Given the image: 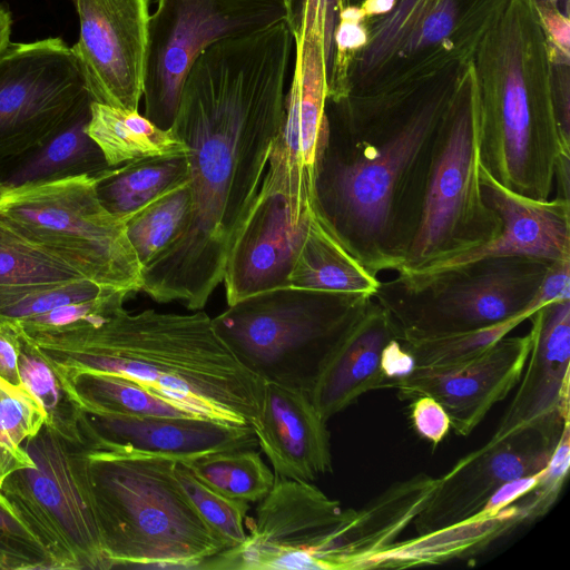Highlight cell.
<instances>
[{"label":"cell","instance_id":"obj_35","mask_svg":"<svg viewBox=\"0 0 570 570\" xmlns=\"http://www.w3.org/2000/svg\"><path fill=\"white\" fill-rule=\"evenodd\" d=\"M188 181L151 202L126 224L128 239L144 268L178 235L189 210Z\"/></svg>","mask_w":570,"mask_h":570},{"label":"cell","instance_id":"obj_37","mask_svg":"<svg viewBox=\"0 0 570 570\" xmlns=\"http://www.w3.org/2000/svg\"><path fill=\"white\" fill-rule=\"evenodd\" d=\"M531 315V313H523L501 323L474 331L400 343L412 355L415 367L434 368L452 366L468 362L482 354Z\"/></svg>","mask_w":570,"mask_h":570},{"label":"cell","instance_id":"obj_16","mask_svg":"<svg viewBox=\"0 0 570 570\" xmlns=\"http://www.w3.org/2000/svg\"><path fill=\"white\" fill-rule=\"evenodd\" d=\"M79 21L71 47L92 101L138 110L144 97L151 0H70Z\"/></svg>","mask_w":570,"mask_h":570},{"label":"cell","instance_id":"obj_30","mask_svg":"<svg viewBox=\"0 0 570 570\" xmlns=\"http://www.w3.org/2000/svg\"><path fill=\"white\" fill-rule=\"evenodd\" d=\"M188 181L185 154L151 156L127 161L96 175L101 204L126 222L165 193Z\"/></svg>","mask_w":570,"mask_h":570},{"label":"cell","instance_id":"obj_28","mask_svg":"<svg viewBox=\"0 0 570 570\" xmlns=\"http://www.w3.org/2000/svg\"><path fill=\"white\" fill-rule=\"evenodd\" d=\"M90 107L38 149L0 166V187H17L109 168L86 132Z\"/></svg>","mask_w":570,"mask_h":570},{"label":"cell","instance_id":"obj_2","mask_svg":"<svg viewBox=\"0 0 570 570\" xmlns=\"http://www.w3.org/2000/svg\"><path fill=\"white\" fill-rule=\"evenodd\" d=\"M460 69L409 96L326 100L312 207L376 276L403 266Z\"/></svg>","mask_w":570,"mask_h":570},{"label":"cell","instance_id":"obj_8","mask_svg":"<svg viewBox=\"0 0 570 570\" xmlns=\"http://www.w3.org/2000/svg\"><path fill=\"white\" fill-rule=\"evenodd\" d=\"M0 222L104 288L141 291L142 267L126 224L101 204L96 175L0 187Z\"/></svg>","mask_w":570,"mask_h":570},{"label":"cell","instance_id":"obj_52","mask_svg":"<svg viewBox=\"0 0 570 570\" xmlns=\"http://www.w3.org/2000/svg\"><path fill=\"white\" fill-rule=\"evenodd\" d=\"M12 18L11 13L0 3V53L8 47L11 35Z\"/></svg>","mask_w":570,"mask_h":570},{"label":"cell","instance_id":"obj_39","mask_svg":"<svg viewBox=\"0 0 570 570\" xmlns=\"http://www.w3.org/2000/svg\"><path fill=\"white\" fill-rule=\"evenodd\" d=\"M112 292L119 291L104 288L87 278L27 288L0 289V318L18 321L59 306L95 299Z\"/></svg>","mask_w":570,"mask_h":570},{"label":"cell","instance_id":"obj_14","mask_svg":"<svg viewBox=\"0 0 570 570\" xmlns=\"http://www.w3.org/2000/svg\"><path fill=\"white\" fill-rule=\"evenodd\" d=\"M307 481L276 479L258 503L239 546L203 562L210 570H330L327 552L336 531L354 514Z\"/></svg>","mask_w":570,"mask_h":570},{"label":"cell","instance_id":"obj_32","mask_svg":"<svg viewBox=\"0 0 570 570\" xmlns=\"http://www.w3.org/2000/svg\"><path fill=\"white\" fill-rule=\"evenodd\" d=\"M16 325L19 340L18 367L21 384L41 404L46 413L45 424L47 426L70 442L85 445L81 421L86 412L68 393L50 363L17 323Z\"/></svg>","mask_w":570,"mask_h":570},{"label":"cell","instance_id":"obj_7","mask_svg":"<svg viewBox=\"0 0 570 570\" xmlns=\"http://www.w3.org/2000/svg\"><path fill=\"white\" fill-rule=\"evenodd\" d=\"M371 296L284 286L245 297L213 318L236 358L263 382L311 395Z\"/></svg>","mask_w":570,"mask_h":570},{"label":"cell","instance_id":"obj_18","mask_svg":"<svg viewBox=\"0 0 570 570\" xmlns=\"http://www.w3.org/2000/svg\"><path fill=\"white\" fill-rule=\"evenodd\" d=\"M532 337L504 336L474 358L446 367H415L390 383L402 401L429 395L449 415L451 428L468 436L518 384Z\"/></svg>","mask_w":570,"mask_h":570},{"label":"cell","instance_id":"obj_23","mask_svg":"<svg viewBox=\"0 0 570 570\" xmlns=\"http://www.w3.org/2000/svg\"><path fill=\"white\" fill-rule=\"evenodd\" d=\"M253 430L276 479L311 482L332 472L327 421L308 393L264 382L259 419Z\"/></svg>","mask_w":570,"mask_h":570},{"label":"cell","instance_id":"obj_13","mask_svg":"<svg viewBox=\"0 0 570 570\" xmlns=\"http://www.w3.org/2000/svg\"><path fill=\"white\" fill-rule=\"evenodd\" d=\"M291 20L286 0H157L149 27L144 116L169 129L196 57L223 39Z\"/></svg>","mask_w":570,"mask_h":570},{"label":"cell","instance_id":"obj_44","mask_svg":"<svg viewBox=\"0 0 570 570\" xmlns=\"http://www.w3.org/2000/svg\"><path fill=\"white\" fill-rule=\"evenodd\" d=\"M551 60L570 61V17L561 11L538 12Z\"/></svg>","mask_w":570,"mask_h":570},{"label":"cell","instance_id":"obj_5","mask_svg":"<svg viewBox=\"0 0 570 570\" xmlns=\"http://www.w3.org/2000/svg\"><path fill=\"white\" fill-rule=\"evenodd\" d=\"M111 569H198L225 550L183 490L175 459L87 448Z\"/></svg>","mask_w":570,"mask_h":570},{"label":"cell","instance_id":"obj_31","mask_svg":"<svg viewBox=\"0 0 570 570\" xmlns=\"http://www.w3.org/2000/svg\"><path fill=\"white\" fill-rule=\"evenodd\" d=\"M61 381L78 405L90 414L202 416L122 375L83 371L62 377Z\"/></svg>","mask_w":570,"mask_h":570},{"label":"cell","instance_id":"obj_27","mask_svg":"<svg viewBox=\"0 0 570 570\" xmlns=\"http://www.w3.org/2000/svg\"><path fill=\"white\" fill-rule=\"evenodd\" d=\"M380 283L331 235L311 206L293 258L289 286L373 297Z\"/></svg>","mask_w":570,"mask_h":570},{"label":"cell","instance_id":"obj_36","mask_svg":"<svg viewBox=\"0 0 570 570\" xmlns=\"http://www.w3.org/2000/svg\"><path fill=\"white\" fill-rule=\"evenodd\" d=\"M85 278L76 269L13 234L0 222V289Z\"/></svg>","mask_w":570,"mask_h":570},{"label":"cell","instance_id":"obj_49","mask_svg":"<svg viewBox=\"0 0 570 570\" xmlns=\"http://www.w3.org/2000/svg\"><path fill=\"white\" fill-rule=\"evenodd\" d=\"M0 529L21 538L36 541L29 529L19 519L8 500L0 491ZM38 543V542H37ZM39 544V543H38ZM40 546V544H39Z\"/></svg>","mask_w":570,"mask_h":570},{"label":"cell","instance_id":"obj_1","mask_svg":"<svg viewBox=\"0 0 570 570\" xmlns=\"http://www.w3.org/2000/svg\"><path fill=\"white\" fill-rule=\"evenodd\" d=\"M294 53L283 20L214 42L189 67L170 126L187 147L189 210L142 268L141 291L154 301L198 311L223 282L284 120Z\"/></svg>","mask_w":570,"mask_h":570},{"label":"cell","instance_id":"obj_22","mask_svg":"<svg viewBox=\"0 0 570 570\" xmlns=\"http://www.w3.org/2000/svg\"><path fill=\"white\" fill-rule=\"evenodd\" d=\"M308 212L299 220L283 194L259 188L226 259L222 283L227 305L261 292L289 286L293 258Z\"/></svg>","mask_w":570,"mask_h":570},{"label":"cell","instance_id":"obj_6","mask_svg":"<svg viewBox=\"0 0 570 570\" xmlns=\"http://www.w3.org/2000/svg\"><path fill=\"white\" fill-rule=\"evenodd\" d=\"M509 2L396 0L366 21L368 40L352 61L346 96H409L466 66Z\"/></svg>","mask_w":570,"mask_h":570},{"label":"cell","instance_id":"obj_24","mask_svg":"<svg viewBox=\"0 0 570 570\" xmlns=\"http://www.w3.org/2000/svg\"><path fill=\"white\" fill-rule=\"evenodd\" d=\"M396 338L394 327L381 304L372 297L321 373L311 400L328 421L363 394L389 387L382 371V354Z\"/></svg>","mask_w":570,"mask_h":570},{"label":"cell","instance_id":"obj_19","mask_svg":"<svg viewBox=\"0 0 570 570\" xmlns=\"http://www.w3.org/2000/svg\"><path fill=\"white\" fill-rule=\"evenodd\" d=\"M481 187L487 204L500 218V229L490 240L430 266L397 273L417 279L472 262L525 256L558 262L570 259V203L560 198L534 199L500 185L481 166Z\"/></svg>","mask_w":570,"mask_h":570},{"label":"cell","instance_id":"obj_54","mask_svg":"<svg viewBox=\"0 0 570 570\" xmlns=\"http://www.w3.org/2000/svg\"><path fill=\"white\" fill-rule=\"evenodd\" d=\"M293 1L294 0H286L288 7H289V10H291V13H292V6H293Z\"/></svg>","mask_w":570,"mask_h":570},{"label":"cell","instance_id":"obj_42","mask_svg":"<svg viewBox=\"0 0 570 570\" xmlns=\"http://www.w3.org/2000/svg\"><path fill=\"white\" fill-rule=\"evenodd\" d=\"M0 570H53V567L37 542L0 529Z\"/></svg>","mask_w":570,"mask_h":570},{"label":"cell","instance_id":"obj_53","mask_svg":"<svg viewBox=\"0 0 570 570\" xmlns=\"http://www.w3.org/2000/svg\"><path fill=\"white\" fill-rule=\"evenodd\" d=\"M537 12L556 11L562 12V0H531Z\"/></svg>","mask_w":570,"mask_h":570},{"label":"cell","instance_id":"obj_38","mask_svg":"<svg viewBox=\"0 0 570 570\" xmlns=\"http://www.w3.org/2000/svg\"><path fill=\"white\" fill-rule=\"evenodd\" d=\"M174 471L196 512L225 549L244 542L247 538L245 525L249 503L229 499L213 490L181 460H176Z\"/></svg>","mask_w":570,"mask_h":570},{"label":"cell","instance_id":"obj_9","mask_svg":"<svg viewBox=\"0 0 570 570\" xmlns=\"http://www.w3.org/2000/svg\"><path fill=\"white\" fill-rule=\"evenodd\" d=\"M549 265L525 256L483 258L424 278L397 275L381 282L373 297L400 342L435 338L533 314Z\"/></svg>","mask_w":570,"mask_h":570},{"label":"cell","instance_id":"obj_3","mask_svg":"<svg viewBox=\"0 0 570 570\" xmlns=\"http://www.w3.org/2000/svg\"><path fill=\"white\" fill-rule=\"evenodd\" d=\"M124 302L115 299L62 328L20 330L61 379L83 371L114 373L202 416L257 424L264 382L236 358L212 317L202 309L130 313Z\"/></svg>","mask_w":570,"mask_h":570},{"label":"cell","instance_id":"obj_26","mask_svg":"<svg viewBox=\"0 0 570 570\" xmlns=\"http://www.w3.org/2000/svg\"><path fill=\"white\" fill-rule=\"evenodd\" d=\"M524 522L514 502L495 513L479 512L463 522L403 542L361 561L356 569L406 568L435 564L479 553Z\"/></svg>","mask_w":570,"mask_h":570},{"label":"cell","instance_id":"obj_15","mask_svg":"<svg viewBox=\"0 0 570 570\" xmlns=\"http://www.w3.org/2000/svg\"><path fill=\"white\" fill-rule=\"evenodd\" d=\"M569 420L550 419L521 429L461 458L444 475L413 525L429 533L471 519L504 483L534 475L549 463Z\"/></svg>","mask_w":570,"mask_h":570},{"label":"cell","instance_id":"obj_34","mask_svg":"<svg viewBox=\"0 0 570 570\" xmlns=\"http://www.w3.org/2000/svg\"><path fill=\"white\" fill-rule=\"evenodd\" d=\"M45 420L41 404L23 384L0 377V487L14 471L33 465L23 444Z\"/></svg>","mask_w":570,"mask_h":570},{"label":"cell","instance_id":"obj_29","mask_svg":"<svg viewBox=\"0 0 570 570\" xmlns=\"http://www.w3.org/2000/svg\"><path fill=\"white\" fill-rule=\"evenodd\" d=\"M86 132L100 149L107 165L163 155L186 154L185 144L138 110H127L91 101Z\"/></svg>","mask_w":570,"mask_h":570},{"label":"cell","instance_id":"obj_50","mask_svg":"<svg viewBox=\"0 0 570 570\" xmlns=\"http://www.w3.org/2000/svg\"><path fill=\"white\" fill-rule=\"evenodd\" d=\"M554 183L558 191L556 197L570 203V151L560 154L554 169Z\"/></svg>","mask_w":570,"mask_h":570},{"label":"cell","instance_id":"obj_41","mask_svg":"<svg viewBox=\"0 0 570 570\" xmlns=\"http://www.w3.org/2000/svg\"><path fill=\"white\" fill-rule=\"evenodd\" d=\"M569 439L567 425L548 465L541 471L539 482L517 503L524 522L544 515L557 500L569 470Z\"/></svg>","mask_w":570,"mask_h":570},{"label":"cell","instance_id":"obj_4","mask_svg":"<svg viewBox=\"0 0 570 570\" xmlns=\"http://www.w3.org/2000/svg\"><path fill=\"white\" fill-rule=\"evenodd\" d=\"M482 168L517 194L549 199L566 146L547 38L531 0H510L473 58Z\"/></svg>","mask_w":570,"mask_h":570},{"label":"cell","instance_id":"obj_12","mask_svg":"<svg viewBox=\"0 0 570 570\" xmlns=\"http://www.w3.org/2000/svg\"><path fill=\"white\" fill-rule=\"evenodd\" d=\"M91 101L61 38L10 42L0 53V166L41 147Z\"/></svg>","mask_w":570,"mask_h":570},{"label":"cell","instance_id":"obj_11","mask_svg":"<svg viewBox=\"0 0 570 570\" xmlns=\"http://www.w3.org/2000/svg\"><path fill=\"white\" fill-rule=\"evenodd\" d=\"M33 465L0 487L53 570H109L92 493L87 448L46 424L24 442Z\"/></svg>","mask_w":570,"mask_h":570},{"label":"cell","instance_id":"obj_21","mask_svg":"<svg viewBox=\"0 0 570 570\" xmlns=\"http://www.w3.org/2000/svg\"><path fill=\"white\" fill-rule=\"evenodd\" d=\"M528 320L531 350L517 392L489 441L546 420H569L570 299L548 303Z\"/></svg>","mask_w":570,"mask_h":570},{"label":"cell","instance_id":"obj_47","mask_svg":"<svg viewBox=\"0 0 570 570\" xmlns=\"http://www.w3.org/2000/svg\"><path fill=\"white\" fill-rule=\"evenodd\" d=\"M540 474L541 472L504 483L491 495L480 512L495 513L514 503L535 487Z\"/></svg>","mask_w":570,"mask_h":570},{"label":"cell","instance_id":"obj_17","mask_svg":"<svg viewBox=\"0 0 570 570\" xmlns=\"http://www.w3.org/2000/svg\"><path fill=\"white\" fill-rule=\"evenodd\" d=\"M326 75L322 50L295 42L285 116L263 184L279 191L296 213L312 203L314 170L326 122Z\"/></svg>","mask_w":570,"mask_h":570},{"label":"cell","instance_id":"obj_48","mask_svg":"<svg viewBox=\"0 0 570 570\" xmlns=\"http://www.w3.org/2000/svg\"><path fill=\"white\" fill-rule=\"evenodd\" d=\"M414 368L412 355L400 341L397 338L390 341L382 354V371L389 381V387L392 381L409 375Z\"/></svg>","mask_w":570,"mask_h":570},{"label":"cell","instance_id":"obj_20","mask_svg":"<svg viewBox=\"0 0 570 570\" xmlns=\"http://www.w3.org/2000/svg\"><path fill=\"white\" fill-rule=\"evenodd\" d=\"M81 434L86 448L175 460L258 445L253 428L198 415L121 416L86 412Z\"/></svg>","mask_w":570,"mask_h":570},{"label":"cell","instance_id":"obj_33","mask_svg":"<svg viewBox=\"0 0 570 570\" xmlns=\"http://www.w3.org/2000/svg\"><path fill=\"white\" fill-rule=\"evenodd\" d=\"M206 485L247 503L262 501L275 483V474L254 448L235 449L181 460Z\"/></svg>","mask_w":570,"mask_h":570},{"label":"cell","instance_id":"obj_25","mask_svg":"<svg viewBox=\"0 0 570 570\" xmlns=\"http://www.w3.org/2000/svg\"><path fill=\"white\" fill-rule=\"evenodd\" d=\"M436 478L420 472L396 481L368 501L334 534L327 552L330 570H352L392 547L430 500Z\"/></svg>","mask_w":570,"mask_h":570},{"label":"cell","instance_id":"obj_46","mask_svg":"<svg viewBox=\"0 0 570 570\" xmlns=\"http://www.w3.org/2000/svg\"><path fill=\"white\" fill-rule=\"evenodd\" d=\"M19 340L13 321L0 318V377L19 385Z\"/></svg>","mask_w":570,"mask_h":570},{"label":"cell","instance_id":"obj_45","mask_svg":"<svg viewBox=\"0 0 570 570\" xmlns=\"http://www.w3.org/2000/svg\"><path fill=\"white\" fill-rule=\"evenodd\" d=\"M564 299H570V259L550 263L534 297V304L543 306Z\"/></svg>","mask_w":570,"mask_h":570},{"label":"cell","instance_id":"obj_40","mask_svg":"<svg viewBox=\"0 0 570 570\" xmlns=\"http://www.w3.org/2000/svg\"><path fill=\"white\" fill-rule=\"evenodd\" d=\"M363 0H294L289 20L295 42L316 45L323 52L325 75L333 60V36L340 13Z\"/></svg>","mask_w":570,"mask_h":570},{"label":"cell","instance_id":"obj_43","mask_svg":"<svg viewBox=\"0 0 570 570\" xmlns=\"http://www.w3.org/2000/svg\"><path fill=\"white\" fill-rule=\"evenodd\" d=\"M410 409V417L415 432L436 446L451 429V422L444 407L435 399L421 395L412 400Z\"/></svg>","mask_w":570,"mask_h":570},{"label":"cell","instance_id":"obj_10","mask_svg":"<svg viewBox=\"0 0 570 570\" xmlns=\"http://www.w3.org/2000/svg\"><path fill=\"white\" fill-rule=\"evenodd\" d=\"M473 60L459 71L435 140L419 223L402 268L420 269L493 238L500 218L481 187Z\"/></svg>","mask_w":570,"mask_h":570},{"label":"cell","instance_id":"obj_51","mask_svg":"<svg viewBox=\"0 0 570 570\" xmlns=\"http://www.w3.org/2000/svg\"><path fill=\"white\" fill-rule=\"evenodd\" d=\"M396 0H363L358 6L365 19L377 18L389 13Z\"/></svg>","mask_w":570,"mask_h":570}]
</instances>
